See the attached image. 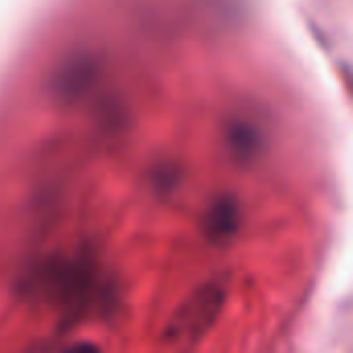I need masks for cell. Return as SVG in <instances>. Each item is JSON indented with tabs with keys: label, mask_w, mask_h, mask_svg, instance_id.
I'll list each match as a JSON object with an SVG mask.
<instances>
[{
	"label": "cell",
	"mask_w": 353,
	"mask_h": 353,
	"mask_svg": "<svg viewBox=\"0 0 353 353\" xmlns=\"http://www.w3.org/2000/svg\"><path fill=\"white\" fill-rule=\"evenodd\" d=\"M223 302V285L209 283L194 292L190 300L178 308L176 316L170 323L168 335L174 339H196L201 337L211 323L217 319Z\"/></svg>",
	"instance_id": "1"
},
{
	"label": "cell",
	"mask_w": 353,
	"mask_h": 353,
	"mask_svg": "<svg viewBox=\"0 0 353 353\" xmlns=\"http://www.w3.org/2000/svg\"><path fill=\"white\" fill-rule=\"evenodd\" d=\"M238 223H240V207L232 196H225L211 207L205 219V232L213 242H221L236 234Z\"/></svg>",
	"instance_id": "2"
}]
</instances>
